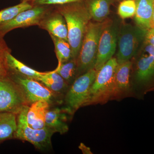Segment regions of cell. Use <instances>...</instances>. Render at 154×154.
Listing matches in <instances>:
<instances>
[{
  "label": "cell",
  "instance_id": "6da1fadb",
  "mask_svg": "<svg viewBox=\"0 0 154 154\" xmlns=\"http://www.w3.org/2000/svg\"><path fill=\"white\" fill-rule=\"evenodd\" d=\"M54 7L65 19L68 29V40L71 47L72 58L77 59L92 18L84 2Z\"/></svg>",
  "mask_w": 154,
  "mask_h": 154
},
{
  "label": "cell",
  "instance_id": "7a4b0ae2",
  "mask_svg": "<svg viewBox=\"0 0 154 154\" xmlns=\"http://www.w3.org/2000/svg\"><path fill=\"white\" fill-rule=\"evenodd\" d=\"M133 59L132 91L142 98L154 89V45L143 42Z\"/></svg>",
  "mask_w": 154,
  "mask_h": 154
},
{
  "label": "cell",
  "instance_id": "3957f363",
  "mask_svg": "<svg viewBox=\"0 0 154 154\" xmlns=\"http://www.w3.org/2000/svg\"><path fill=\"white\" fill-rule=\"evenodd\" d=\"M110 20L89 23L77 58L78 77L95 68L100 36Z\"/></svg>",
  "mask_w": 154,
  "mask_h": 154
},
{
  "label": "cell",
  "instance_id": "277c9868",
  "mask_svg": "<svg viewBox=\"0 0 154 154\" xmlns=\"http://www.w3.org/2000/svg\"><path fill=\"white\" fill-rule=\"evenodd\" d=\"M117 65L116 58L112 57L97 71L96 78L90 89L85 106L105 104L112 100L114 76Z\"/></svg>",
  "mask_w": 154,
  "mask_h": 154
},
{
  "label": "cell",
  "instance_id": "5b68a950",
  "mask_svg": "<svg viewBox=\"0 0 154 154\" xmlns=\"http://www.w3.org/2000/svg\"><path fill=\"white\" fill-rule=\"evenodd\" d=\"M146 31L129 24L119 27L116 58L118 64L131 60L137 54L143 44Z\"/></svg>",
  "mask_w": 154,
  "mask_h": 154
},
{
  "label": "cell",
  "instance_id": "8992f818",
  "mask_svg": "<svg viewBox=\"0 0 154 154\" xmlns=\"http://www.w3.org/2000/svg\"><path fill=\"white\" fill-rule=\"evenodd\" d=\"M97 71L91 69L77 77L65 95L64 107L67 113L72 115L79 108L85 106L90 89L96 78Z\"/></svg>",
  "mask_w": 154,
  "mask_h": 154
},
{
  "label": "cell",
  "instance_id": "52a82bcc",
  "mask_svg": "<svg viewBox=\"0 0 154 154\" xmlns=\"http://www.w3.org/2000/svg\"><path fill=\"white\" fill-rule=\"evenodd\" d=\"M29 106H25L17 114V128L14 138L28 141L36 148L44 150L51 146V138L54 132L46 126L36 129L29 126L27 119Z\"/></svg>",
  "mask_w": 154,
  "mask_h": 154
},
{
  "label": "cell",
  "instance_id": "ba28073f",
  "mask_svg": "<svg viewBox=\"0 0 154 154\" xmlns=\"http://www.w3.org/2000/svg\"><path fill=\"white\" fill-rule=\"evenodd\" d=\"M30 105L22 88L8 75L0 77V112L18 114Z\"/></svg>",
  "mask_w": 154,
  "mask_h": 154
},
{
  "label": "cell",
  "instance_id": "9c48e42d",
  "mask_svg": "<svg viewBox=\"0 0 154 154\" xmlns=\"http://www.w3.org/2000/svg\"><path fill=\"white\" fill-rule=\"evenodd\" d=\"M119 27L117 22L110 20L102 31L99 39L97 59L94 69L96 71L112 58L116 51Z\"/></svg>",
  "mask_w": 154,
  "mask_h": 154
},
{
  "label": "cell",
  "instance_id": "30bf717a",
  "mask_svg": "<svg viewBox=\"0 0 154 154\" xmlns=\"http://www.w3.org/2000/svg\"><path fill=\"white\" fill-rule=\"evenodd\" d=\"M10 78L22 88L29 105L41 100L51 104L56 97V94L37 80L9 72Z\"/></svg>",
  "mask_w": 154,
  "mask_h": 154
},
{
  "label": "cell",
  "instance_id": "8fae6325",
  "mask_svg": "<svg viewBox=\"0 0 154 154\" xmlns=\"http://www.w3.org/2000/svg\"><path fill=\"white\" fill-rule=\"evenodd\" d=\"M53 6L34 5L32 8L22 11L11 21L0 25V34L5 36L17 28L38 26L41 19Z\"/></svg>",
  "mask_w": 154,
  "mask_h": 154
},
{
  "label": "cell",
  "instance_id": "7c38bea8",
  "mask_svg": "<svg viewBox=\"0 0 154 154\" xmlns=\"http://www.w3.org/2000/svg\"><path fill=\"white\" fill-rule=\"evenodd\" d=\"M39 28L46 30L50 35L68 40V29L63 16L53 6L45 14L38 25Z\"/></svg>",
  "mask_w": 154,
  "mask_h": 154
},
{
  "label": "cell",
  "instance_id": "4fadbf2b",
  "mask_svg": "<svg viewBox=\"0 0 154 154\" xmlns=\"http://www.w3.org/2000/svg\"><path fill=\"white\" fill-rule=\"evenodd\" d=\"M132 62L128 61L117 65L114 76V88L113 99L126 97L132 92L130 81Z\"/></svg>",
  "mask_w": 154,
  "mask_h": 154
},
{
  "label": "cell",
  "instance_id": "5bb4252c",
  "mask_svg": "<svg viewBox=\"0 0 154 154\" xmlns=\"http://www.w3.org/2000/svg\"><path fill=\"white\" fill-rule=\"evenodd\" d=\"M50 103L41 100L32 103L27 111V119L28 125L34 129L45 127V115L50 107Z\"/></svg>",
  "mask_w": 154,
  "mask_h": 154
},
{
  "label": "cell",
  "instance_id": "9a60e30c",
  "mask_svg": "<svg viewBox=\"0 0 154 154\" xmlns=\"http://www.w3.org/2000/svg\"><path fill=\"white\" fill-rule=\"evenodd\" d=\"M136 6L134 21L136 25L143 30L150 28L154 0H134Z\"/></svg>",
  "mask_w": 154,
  "mask_h": 154
},
{
  "label": "cell",
  "instance_id": "2e32d148",
  "mask_svg": "<svg viewBox=\"0 0 154 154\" xmlns=\"http://www.w3.org/2000/svg\"><path fill=\"white\" fill-rule=\"evenodd\" d=\"M66 113L67 112L64 108H49L45 115V126L54 133H59L61 134L66 133L69 130Z\"/></svg>",
  "mask_w": 154,
  "mask_h": 154
},
{
  "label": "cell",
  "instance_id": "e0dca14e",
  "mask_svg": "<svg viewBox=\"0 0 154 154\" xmlns=\"http://www.w3.org/2000/svg\"><path fill=\"white\" fill-rule=\"evenodd\" d=\"M113 0H85V5L92 19L95 22H102L107 19L110 7Z\"/></svg>",
  "mask_w": 154,
  "mask_h": 154
},
{
  "label": "cell",
  "instance_id": "ac0fdd59",
  "mask_svg": "<svg viewBox=\"0 0 154 154\" xmlns=\"http://www.w3.org/2000/svg\"><path fill=\"white\" fill-rule=\"evenodd\" d=\"M37 81L56 95L66 94L70 86L58 73L56 69L52 71L45 72V73L37 79Z\"/></svg>",
  "mask_w": 154,
  "mask_h": 154
},
{
  "label": "cell",
  "instance_id": "d6986e66",
  "mask_svg": "<svg viewBox=\"0 0 154 154\" xmlns=\"http://www.w3.org/2000/svg\"><path fill=\"white\" fill-rule=\"evenodd\" d=\"M17 114L0 112V142L14 138L17 128Z\"/></svg>",
  "mask_w": 154,
  "mask_h": 154
},
{
  "label": "cell",
  "instance_id": "ffe728a7",
  "mask_svg": "<svg viewBox=\"0 0 154 154\" xmlns=\"http://www.w3.org/2000/svg\"><path fill=\"white\" fill-rule=\"evenodd\" d=\"M7 60L9 72L37 80L39 77L45 72H38L31 68L13 56L11 54V53H9L7 55Z\"/></svg>",
  "mask_w": 154,
  "mask_h": 154
},
{
  "label": "cell",
  "instance_id": "44dd1931",
  "mask_svg": "<svg viewBox=\"0 0 154 154\" xmlns=\"http://www.w3.org/2000/svg\"><path fill=\"white\" fill-rule=\"evenodd\" d=\"M56 70L68 84L71 86L78 77L76 59L69 60L58 65Z\"/></svg>",
  "mask_w": 154,
  "mask_h": 154
},
{
  "label": "cell",
  "instance_id": "7402d4cb",
  "mask_svg": "<svg viewBox=\"0 0 154 154\" xmlns=\"http://www.w3.org/2000/svg\"><path fill=\"white\" fill-rule=\"evenodd\" d=\"M50 36L54 44V51L58 61V65L72 58L71 47L68 41L52 35Z\"/></svg>",
  "mask_w": 154,
  "mask_h": 154
},
{
  "label": "cell",
  "instance_id": "603a6c76",
  "mask_svg": "<svg viewBox=\"0 0 154 154\" xmlns=\"http://www.w3.org/2000/svg\"><path fill=\"white\" fill-rule=\"evenodd\" d=\"M34 5L29 2H21L16 5L0 11V25L9 22L22 11L32 8Z\"/></svg>",
  "mask_w": 154,
  "mask_h": 154
},
{
  "label": "cell",
  "instance_id": "cb8c5ba5",
  "mask_svg": "<svg viewBox=\"0 0 154 154\" xmlns=\"http://www.w3.org/2000/svg\"><path fill=\"white\" fill-rule=\"evenodd\" d=\"M11 53V50L4 39V36L0 34V77L7 76L8 75L7 57Z\"/></svg>",
  "mask_w": 154,
  "mask_h": 154
},
{
  "label": "cell",
  "instance_id": "d4e9b609",
  "mask_svg": "<svg viewBox=\"0 0 154 154\" xmlns=\"http://www.w3.org/2000/svg\"><path fill=\"white\" fill-rule=\"evenodd\" d=\"M136 10L134 0H123L119 3L117 13L121 19H125L134 17Z\"/></svg>",
  "mask_w": 154,
  "mask_h": 154
},
{
  "label": "cell",
  "instance_id": "484cf974",
  "mask_svg": "<svg viewBox=\"0 0 154 154\" xmlns=\"http://www.w3.org/2000/svg\"><path fill=\"white\" fill-rule=\"evenodd\" d=\"M85 0H37L33 5H60L69 3L83 2Z\"/></svg>",
  "mask_w": 154,
  "mask_h": 154
},
{
  "label": "cell",
  "instance_id": "4316f807",
  "mask_svg": "<svg viewBox=\"0 0 154 154\" xmlns=\"http://www.w3.org/2000/svg\"><path fill=\"white\" fill-rule=\"evenodd\" d=\"M143 42L154 45V28H150L147 30Z\"/></svg>",
  "mask_w": 154,
  "mask_h": 154
},
{
  "label": "cell",
  "instance_id": "83f0119b",
  "mask_svg": "<svg viewBox=\"0 0 154 154\" xmlns=\"http://www.w3.org/2000/svg\"><path fill=\"white\" fill-rule=\"evenodd\" d=\"M79 148L82 150L83 154H92V153L90 148L85 145L84 143H81L79 146Z\"/></svg>",
  "mask_w": 154,
  "mask_h": 154
},
{
  "label": "cell",
  "instance_id": "f1b7e54d",
  "mask_svg": "<svg viewBox=\"0 0 154 154\" xmlns=\"http://www.w3.org/2000/svg\"><path fill=\"white\" fill-rule=\"evenodd\" d=\"M150 28H154V5L152 16L151 21Z\"/></svg>",
  "mask_w": 154,
  "mask_h": 154
},
{
  "label": "cell",
  "instance_id": "f546056e",
  "mask_svg": "<svg viewBox=\"0 0 154 154\" xmlns=\"http://www.w3.org/2000/svg\"><path fill=\"white\" fill-rule=\"evenodd\" d=\"M20 1H21V2H29L31 3L33 5V4H34V3L36 2L37 0H20Z\"/></svg>",
  "mask_w": 154,
  "mask_h": 154
},
{
  "label": "cell",
  "instance_id": "4dcf8cb0",
  "mask_svg": "<svg viewBox=\"0 0 154 154\" xmlns=\"http://www.w3.org/2000/svg\"><path fill=\"white\" fill-rule=\"evenodd\" d=\"M123 1V0H113V1H114V2H121V1Z\"/></svg>",
  "mask_w": 154,
  "mask_h": 154
},
{
  "label": "cell",
  "instance_id": "1f68e13d",
  "mask_svg": "<svg viewBox=\"0 0 154 154\" xmlns=\"http://www.w3.org/2000/svg\"><path fill=\"white\" fill-rule=\"evenodd\" d=\"M153 91H154V89L153 90Z\"/></svg>",
  "mask_w": 154,
  "mask_h": 154
}]
</instances>
